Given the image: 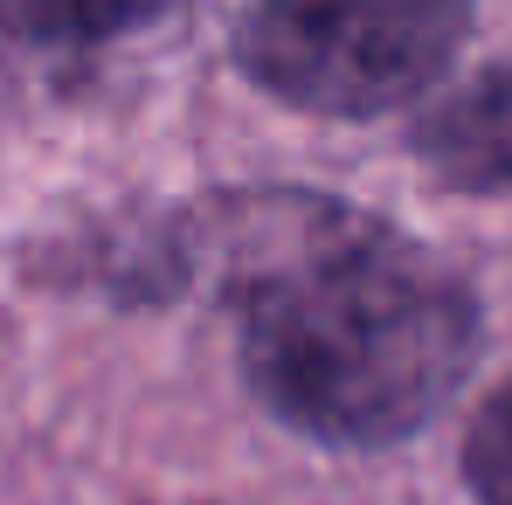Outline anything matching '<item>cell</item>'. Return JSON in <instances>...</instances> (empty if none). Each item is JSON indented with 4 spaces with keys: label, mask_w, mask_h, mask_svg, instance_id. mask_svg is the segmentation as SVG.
Instances as JSON below:
<instances>
[{
    "label": "cell",
    "mask_w": 512,
    "mask_h": 505,
    "mask_svg": "<svg viewBox=\"0 0 512 505\" xmlns=\"http://www.w3.org/2000/svg\"><path fill=\"white\" fill-rule=\"evenodd\" d=\"M464 471H471V492L485 505H512V381L478 409V422H471Z\"/></svg>",
    "instance_id": "obj_5"
},
{
    "label": "cell",
    "mask_w": 512,
    "mask_h": 505,
    "mask_svg": "<svg viewBox=\"0 0 512 505\" xmlns=\"http://www.w3.org/2000/svg\"><path fill=\"white\" fill-rule=\"evenodd\" d=\"M180 0H0V28L21 49H97L132 28H153Z\"/></svg>",
    "instance_id": "obj_4"
},
{
    "label": "cell",
    "mask_w": 512,
    "mask_h": 505,
    "mask_svg": "<svg viewBox=\"0 0 512 505\" xmlns=\"http://www.w3.org/2000/svg\"><path fill=\"white\" fill-rule=\"evenodd\" d=\"M416 153L450 187L512 194V70H485L478 84L450 90L416 132Z\"/></svg>",
    "instance_id": "obj_3"
},
{
    "label": "cell",
    "mask_w": 512,
    "mask_h": 505,
    "mask_svg": "<svg viewBox=\"0 0 512 505\" xmlns=\"http://www.w3.org/2000/svg\"><path fill=\"white\" fill-rule=\"evenodd\" d=\"M464 21V0H250L236 63L298 111L374 118L450 70Z\"/></svg>",
    "instance_id": "obj_2"
},
{
    "label": "cell",
    "mask_w": 512,
    "mask_h": 505,
    "mask_svg": "<svg viewBox=\"0 0 512 505\" xmlns=\"http://www.w3.org/2000/svg\"><path fill=\"white\" fill-rule=\"evenodd\" d=\"M478 305L409 236L312 215V236L243 284V374L319 443L416 436L471 374Z\"/></svg>",
    "instance_id": "obj_1"
}]
</instances>
